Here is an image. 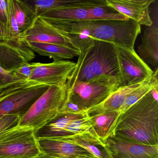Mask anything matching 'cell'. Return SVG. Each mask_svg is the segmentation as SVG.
Here are the masks:
<instances>
[{
  "label": "cell",
  "instance_id": "6da1fadb",
  "mask_svg": "<svg viewBox=\"0 0 158 158\" xmlns=\"http://www.w3.org/2000/svg\"><path fill=\"white\" fill-rule=\"evenodd\" d=\"M75 67L68 79L100 81L120 87V73L115 46L91 40L79 46Z\"/></svg>",
  "mask_w": 158,
  "mask_h": 158
},
{
  "label": "cell",
  "instance_id": "7a4b0ae2",
  "mask_svg": "<svg viewBox=\"0 0 158 158\" xmlns=\"http://www.w3.org/2000/svg\"><path fill=\"white\" fill-rule=\"evenodd\" d=\"M112 135L142 145H158V85L120 116Z\"/></svg>",
  "mask_w": 158,
  "mask_h": 158
},
{
  "label": "cell",
  "instance_id": "3957f363",
  "mask_svg": "<svg viewBox=\"0 0 158 158\" xmlns=\"http://www.w3.org/2000/svg\"><path fill=\"white\" fill-rule=\"evenodd\" d=\"M46 21L68 35H81L130 50H134L136 40L141 33L140 25L130 19L74 22Z\"/></svg>",
  "mask_w": 158,
  "mask_h": 158
},
{
  "label": "cell",
  "instance_id": "277c9868",
  "mask_svg": "<svg viewBox=\"0 0 158 158\" xmlns=\"http://www.w3.org/2000/svg\"><path fill=\"white\" fill-rule=\"evenodd\" d=\"M67 93L66 84L50 86L20 119L17 126L32 127L36 133L61 116Z\"/></svg>",
  "mask_w": 158,
  "mask_h": 158
},
{
  "label": "cell",
  "instance_id": "5b68a950",
  "mask_svg": "<svg viewBox=\"0 0 158 158\" xmlns=\"http://www.w3.org/2000/svg\"><path fill=\"white\" fill-rule=\"evenodd\" d=\"M50 86L27 80L14 84L0 92V118L14 114L21 118Z\"/></svg>",
  "mask_w": 158,
  "mask_h": 158
},
{
  "label": "cell",
  "instance_id": "8992f818",
  "mask_svg": "<svg viewBox=\"0 0 158 158\" xmlns=\"http://www.w3.org/2000/svg\"><path fill=\"white\" fill-rule=\"evenodd\" d=\"M32 127L17 126L0 133V158H34L43 152Z\"/></svg>",
  "mask_w": 158,
  "mask_h": 158
},
{
  "label": "cell",
  "instance_id": "52a82bcc",
  "mask_svg": "<svg viewBox=\"0 0 158 158\" xmlns=\"http://www.w3.org/2000/svg\"><path fill=\"white\" fill-rule=\"evenodd\" d=\"M66 85L68 98L86 111L101 103L118 88L106 82L71 79L67 80Z\"/></svg>",
  "mask_w": 158,
  "mask_h": 158
},
{
  "label": "cell",
  "instance_id": "ba28073f",
  "mask_svg": "<svg viewBox=\"0 0 158 158\" xmlns=\"http://www.w3.org/2000/svg\"><path fill=\"white\" fill-rule=\"evenodd\" d=\"M120 73V87L142 84L152 79L153 73L134 50L115 46Z\"/></svg>",
  "mask_w": 158,
  "mask_h": 158
},
{
  "label": "cell",
  "instance_id": "9c48e42d",
  "mask_svg": "<svg viewBox=\"0 0 158 158\" xmlns=\"http://www.w3.org/2000/svg\"><path fill=\"white\" fill-rule=\"evenodd\" d=\"M19 38L26 42L57 44L75 48L68 34L56 28L40 16L36 18L32 26L20 35Z\"/></svg>",
  "mask_w": 158,
  "mask_h": 158
},
{
  "label": "cell",
  "instance_id": "30bf717a",
  "mask_svg": "<svg viewBox=\"0 0 158 158\" xmlns=\"http://www.w3.org/2000/svg\"><path fill=\"white\" fill-rule=\"evenodd\" d=\"M35 57L27 42L19 38L0 41V66L6 71L13 72Z\"/></svg>",
  "mask_w": 158,
  "mask_h": 158
},
{
  "label": "cell",
  "instance_id": "8fae6325",
  "mask_svg": "<svg viewBox=\"0 0 158 158\" xmlns=\"http://www.w3.org/2000/svg\"><path fill=\"white\" fill-rule=\"evenodd\" d=\"M76 64L73 62L64 60L50 63H37L28 80L49 86L63 85L66 84Z\"/></svg>",
  "mask_w": 158,
  "mask_h": 158
},
{
  "label": "cell",
  "instance_id": "7c38bea8",
  "mask_svg": "<svg viewBox=\"0 0 158 158\" xmlns=\"http://www.w3.org/2000/svg\"><path fill=\"white\" fill-rule=\"evenodd\" d=\"M106 146L113 158H155L158 157V145H142L117 135H111L107 139Z\"/></svg>",
  "mask_w": 158,
  "mask_h": 158
},
{
  "label": "cell",
  "instance_id": "4fadbf2b",
  "mask_svg": "<svg viewBox=\"0 0 158 158\" xmlns=\"http://www.w3.org/2000/svg\"><path fill=\"white\" fill-rule=\"evenodd\" d=\"M108 6L140 25L153 24L150 16L149 7L155 0H105Z\"/></svg>",
  "mask_w": 158,
  "mask_h": 158
},
{
  "label": "cell",
  "instance_id": "5bb4252c",
  "mask_svg": "<svg viewBox=\"0 0 158 158\" xmlns=\"http://www.w3.org/2000/svg\"><path fill=\"white\" fill-rule=\"evenodd\" d=\"M37 139L42 151L56 158L95 157L82 147L63 140L58 137L42 136Z\"/></svg>",
  "mask_w": 158,
  "mask_h": 158
},
{
  "label": "cell",
  "instance_id": "9a60e30c",
  "mask_svg": "<svg viewBox=\"0 0 158 158\" xmlns=\"http://www.w3.org/2000/svg\"><path fill=\"white\" fill-rule=\"evenodd\" d=\"M138 55L147 64L155 68L158 65V28L152 24L146 27L141 38V42L138 47Z\"/></svg>",
  "mask_w": 158,
  "mask_h": 158
},
{
  "label": "cell",
  "instance_id": "2e32d148",
  "mask_svg": "<svg viewBox=\"0 0 158 158\" xmlns=\"http://www.w3.org/2000/svg\"><path fill=\"white\" fill-rule=\"evenodd\" d=\"M56 137L82 147L97 158H113L106 145L92 135L80 134Z\"/></svg>",
  "mask_w": 158,
  "mask_h": 158
},
{
  "label": "cell",
  "instance_id": "e0dca14e",
  "mask_svg": "<svg viewBox=\"0 0 158 158\" xmlns=\"http://www.w3.org/2000/svg\"><path fill=\"white\" fill-rule=\"evenodd\" d=\"M103 2V0H40L27 2L35 8L37 17L60 8L78 7L89 9Z\"/></svg>",
  "mask_w": 158,
  "mask_h": 158
},
{
  "label": "cell",
  "instance_id": "ac0fdd59",
  "mask_svg": "<svg viewBox=\"0 0 158 158\" xmlns=\"http://www.w3.org/2000/svg\"><path fill=\"white\" fill-rule=\"evenodd\" d=\"M27 43L33 51L41 56L49 57L53 61L73 59L78 57L80 54V51L77 49L61 45L36 42Z\"/></svg>",
  "mask_w": 158,
  "mask_h": 158
},
{
  "label": "cell",
  "instance_id": "d6986e66",
  "mask_svg": "<svg viewBox=\"0 0 158 158\" xmlns=\"http://www.w3.org/2000/svg\"><path fill=\"white\" fill-rule=\"evenodd\" d=\"M143 83L119 87L101 103L89 110L88 111L89 114L91 115L118 110L123 105L127 96Z\"/></svg>",
  "mask_w": 158,
  "mask_h": 158
},
{
  "label": "cell",
  "instance_id": "ffe728a7",
  "mask_svg": "<svg viewBox=\"0 0 158 158\" xmlns=\"http://www.w3.org/2000/svg\"><path fill=\"white\" fill-rule=\"evenodd\" d=\"M158 68H156L155 69V72L153 73V76L152 79L146 81L141 84L127 96L122 106L118 110L116 111L118 113V116L112 126L110 131V136L113 133L120 116L123 114L134 103L150 91L154 86L158 85Z\"/></svg>",
  "mask_w": 158,
  "mask_h": 158
},
{
  "label": "cell",
  "instance_id": "44dd1931",
  "mask_svg": "<svg viewBox=\"0 0 158 158\" xmlns=\"http://www.w3.org/2000/svg\"><path fill=\"white\" fill-rule=\"evenodd\" d=\"M40 17L46 20L74 22L91 20L88 9L78 7H65L50 11Z\"/></svg>",
  "mask_w": 158,
  "mask_h": 158
},
{
  "label": "cell",
  "instance_id": "7402d4cb",
  "mask_svg": "<svg viewBox=\"0 0 158 158\" xmlns=\"http://www.w3.org/2000/svg\"><path fill=\"white\" fill-rule=\"evenodd\" d=\"M11 2L14 13L21 34L32 26L37 17L35 10L27 1L11 0Z\"/></svg>",
  "mask_w": 158,
  "mask_h": 158
},
{
  "label": "cell",
  "instance_id": "603a6c76",
  "mask_svg": "<svg viewBox=\"0 0 158 158\" xmlns=\"http://www.w3.org/2000/svg\"><path fill=\"white\" fill-rule=\"evenodd\" d=\"M118 116L117 111L89 115L94 130L101 141L106 145L112 126Z\"/></svg>",
  "mask_w": 158,
  "mask_h": 158
},
{
  "label": "cell",
  "instance_id": "cb8c5ba5",
  "mask_svg": "<svg viewBox=\"0 0 158 158\" xmlns=\"http://www.w3.org/2000/svg\"><path fill=\"white\" fill-rule=\"evenodd\" d=\"M80 134H89L99 138L88 112L81 117L72 121L64 132V136Z\"/></svg>",
  "mask_w": 158,
  "mask_h": 158
},
{
  "label": "cell",
  "instance_id": "d4e9b609",
  "mask_svg": "<svg viewBox=\"0 0 158 158\" xmlns=\"http://www.w3.org/2000/svg\"><path fill=\"white\" fill-rule=\"evenodd\" d=\"M91 20H126L128 18L108 6L106 1L101 4L95 5L88 9Z\"/></svg>",
  "mask_w": 158,
  "mask_h": 158
},
{
  "label": "cell",
  "instance_id": "484cf974",
  "mask_svg": "<svg viewBox=\"0 0 158 158\" xmlns=\"http://www.w3.org/2000/svg\"><path fill=\"white\" fill-rule=\"evenodd\" d=\"M88 112V111H87ZM80 114H64L52 122L44 127H47L46 136H63L65 129L73 120L81 117L86 113Z\"/></svg>",
  "mask_w": 158,
  "mask_h": 158
},
{
  "label": "cell",
  "instance_id": "4316f807",
  "mask_svg": "<svg viewBox=\"0 0 158 158\" xmlns=\"http://www.w3.org/2000/svg\"><path fill=\"white\" fill-rule=\"evenodd\" d=\"M8 2H9V15H8L7 28L8 34H9V39H18L20 37L21 34H20L18 23L16 21L14 13L11 0H8Z\"/></svg>",
  "mask_w": 158,
  "mask_h": 158
},
{
  "label": "cell",
  "instance_id": "83f0119b",
  "mask_svg": "<svg viewBox=\"0 0 158 158\" xmlns=\"http://www.w3.org/2000/svg\"><path fill=\"white\" fill-rule=\"evenodd\" d=\"M13 72L6 71L0 66V92L9 87L21 82Z\"/></svg>",
  "mask_w": 158,
  "mask_h": 158
},
{
  "label": "cell",
  "instance_id": "f1b7e54d",
  "mask_svg": "<svg viewBox=\"0 0 158 158\" xmlns=\"http://www.w3.org/2000/svg\"><path fill=\"white\" fill-rule=\"evenodd\" d=\"M37 63H26L17 68L13 73L15 75L22 81H27L30 78Z\"/></svg>",
  "mask_w": 158,
  "mask_h": 158
},
{
  "label": "cell",
  "instance_id": "f546056e",
  "mask_svg": "<svg viewBox=\"0 0 158 158\" xmlns=\"http://www.w3.org/2000/svg\"><path fill=\"white\" fill-rule=\"evenodd\" d=\"M21 117L14 114H5L0 118V133L18 125Z\"/></svg>",
  "mask_w": 158,
  "mask_h": 158
},
{
  "label": "cell",
  "instance_id": "4dcf8cb0",
  "mask_svg": "<svg viewBox=\"0 0 158 158\" xmlns=\"http://www.w3.org/2000/svg\"><path fill=\"white\" fill-rule=\"evenodd\" d=\"M9 15L8 0H0V23L7 27Z\"/></svg>",
  "mask_w": 158,
  "mask_h": 158
},
{
  "label": "cell",
  "instance_id": "1f68e13d",
  "mask_svg": "<svg viewBox=\"0 0 158 158\" xmlns=\"http://www.w3.org/2000/svg\"><path fill=\"white\" fill-rule=\"evenodd\" d=\"M9 39L7 28L0 23V41Z\"/></svg>",
  "mask_w": 158,
  "mask_h": 158
},
{
  "label": "cell",
  "instance_id": "d6a6232c",
  "mask_svg": "<svg viewBox=\"0 0 158 158\" xmlns=\"http://www.w3.org/2000/svg\"><path fill=\"white\" fill-rule=\"evenodd\" d=\"M34 158H58L56 157H53V156H51L49 154H46V153L42 152V153L40 154L38 156H36Z\"/></svg>",
  "mask_w": 158,
  "mask_h": 158
},
{
  "label": "cell",
  "instance_id": "836d02e7",
  "mask_svg": "<svg viewBox=\"0 0 158 158\" xmlns=\"http://www.w3.org/2000/svg\"><path fill=\"white\" fill-rule=\"evenodd\" d=\"M97 158L96 157H79V158Z\"/></svg>",
  "mask_w": 158,
  "mask_h": 158
},
{
  "label": "cell",
  "instance_id": "e575fe53",
  "mask_svg": "<svg viewBox=\"0 0 158 158\" xmlns=\"http://www.w3.org/2000/svg\"><path fill=\"white\" fill-rule=\"evenodd\" d=\"M158 158V157H156V158Z\"/></svg>",
  "mask_w": 158,
  "mask_h": 158
}]
</instances>
